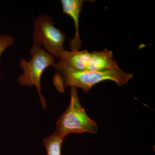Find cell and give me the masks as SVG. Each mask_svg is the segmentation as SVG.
Instances as JSON below:
<instances>
[{
	"label": "cell",
	"mask_w": 155,
	"mask_h": 155,
	"mask_svg": "<svg viewBox=\"0 0 155 155\" xmlns=\"http://www.w3.org/2000/svg\"><path fill=\"white\" fill-rule=\"evenodd\" d=\"M56 71L53 78V83L59 91L64 92L65 88L68 86L80 88L85 93L97 84L106 80H111L122 86L127 84L134 75L126 73L120 68L105 71L93 72L78 71L67 67L58 60L52 66Z\"/></svg>",
	"instance_id": "6da1fadb"
},
{
	"label": "cell",
	"mask_w": 155,
	"mask_h": 155,
	"mask_svg": "<svg viewBox=\"0 0 155 155\" xmlns=\"http://www.w3.org/2000/svg\"><path fill=\"white\" fill-rule=\"evenodd\" d=\"M30 52V61H27L24 58L20 59L19 66L22 73L18 77L17 81L22 86H35L42 106L46 109V102L41 94V81L45 70L50 66L52 67L56 62L55 58L48 53L41 45L35 43L32 44Z\"/></svg>",
	"instance_id": "7a4b0ae2"
},
{
	"label": "cell",
	"mask_w": 155,
	"mask_h": 155,
	"mask_svg": "<svg viewBox=\"0 0 155 155\" xmlns=\"http://www.w3.org/2000/svg\"><path fill=\"white\" fill-rule=\"evenodd\" d=\"M70 93V104L56 123V132L64 138L72 133L96 134L98 132L96 122L87 114L81 104L76 88L71 87Z\"/></svg>",
	"instance_id": "3957f363"
},
{
	"label": "cell",
	"mask_w": 155,
	"mask_h": 155,
	"mask_svg": "<svg viewBox=\"0 0 155 155\" xmlns=\"http://www.w3.org/2000/svg\"><path fill=\"white\" fill-rule=\"evenodd\" d=\"M33 43L41 45L49 54L59 60L60 55L65 50V34L54 26V21L51 15L41 14L33 21Z\"/></svg>",
	"instance_id": "277c9868"
},
{
	"label": "cell",
	"mask_w": 155,
	"mask_h": 155,
	"mask_svg": "<svg viewBox=\"0 0 155 155\" xmlns=\"http://www.w3.org/2000/svg\"><path fill=\"white\" fill-rule=\"evenodd\" d=\"M83 0H61L64 14L71 17L74 22L75 29V37L70 41L69 46L71 51H79L82 44V41L79 34V19L82 10Z\"/></svg>",
	"instance_id": "5b68a950"
},
{
	"label": "cell",
	"mask_w": 155,
	"mask_h": 155,
	"mask_svg": "<svg viewBox=\"0 0 155 155\" xmlns=\"http://www.w3.org/2000/svg\"><path fill=\"white\" fill-rule=\"evenodd\" d=\"M118 68L117 61L114 58L112 51L104 49L101 51H94L91 53L86 71L105 72Z\"/></svg>",
	"instance_id": "8992f818"
},
{
	"label": "cell",
	"mask_w": 155,
	"mask_h": 155,
	"mask_svg": "<svg viewBox=\"0 0 155 155\" xmlns=\"http://www.w3.org/2000/svg\"><path fill=\"white\" fill-rule=\"evenodd\" d=\"M64 139L56 132L46 137L43 143L48 155H61V146Z\"/></svg>",
	"instance_id": "52a82bcc"
},
{
	"label": "cell",
	"mask_w": 155,
	"mask_h": 155,
	"mask_svg": "<svg viewBox=\"0 0 155 155\" xmlns=\"http://www.w3.org/2000/svg\"><path fill=\"white\" fill-rule=\"evenodd\" d=\"M14 38L10 35H0V59L3 53L5 51L6 49L14 44Z\"/></svg>",
	"instance_id": "ba28073f"
}]
</instances>
